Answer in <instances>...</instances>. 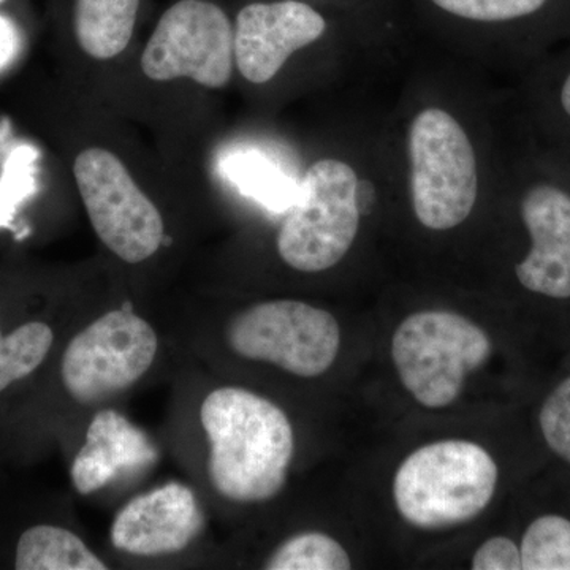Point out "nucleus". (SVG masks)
I'll return each instance as SVG.
<instances>
[{"label": "nucleus", "instance_id": "1", "mask_svg": "<svg viewBox=\"0 0 570 570\" xmlns=\"http://www.w3.org/2000/svg\"><path fill=\"white\" fill-rule=\"evenodd\" d=\"M209 479L220 497L253 504L277 497L294 459V430L283 409L249 390L223 387L205 397Z\"/></svg>", "mask_w": 570, "mask_h": 570}, {"label": "nucleus", "instance_id": "2", "mask_svg": "<svg viewBox=\"0 0 570 570\" xmlns=\"http://www.w3.org/2000/svg\"><path fill=\"white\" fill-rule=\"evenodd\" d=\"M498 466L474 442L439 441L415 450L393 482L397 512L420 530L460 527L479 517L494 497Z\"/></svg>", "mask_w": 570, "mask_h": 570}, {"label": "nucleus", "instance_id": "3", "mask_svg": "<svg viewBox=\"0 0 570 570\" xmlns=\"http://www.w3.org/2000/svg\"><path fill=\"white\" fill-rule=\"evenodd\" d=\"M491 352L493 344L479 325L449 311L412 314L392 340L401 384L428 409L455 403L468 374L485 365Z\"/></svg>", "mask_w": 570, "mask_h": 570}, {"label": "nucleus", "instance_id": "4", "mask_svg": "<svg viewBox=\"0 0 570 570\" xmlns=\"http://www.w3.org/2000/svg\"><path fill=\"white\" fill-rule=\"evenodd\" d=\"M358 225L354 168L343 160H317L298 183L291 213L277 232V253L298 272H325L343 261L354 245Z\"/></svg>", "mask_w": 570, "mask_h": 570}, {"label": "nucleus", "instance_id": "5", "mask_svg": "<svg viewBox=\"0 0 570 570\" xmlns=\"http://www.w3.org/2000/svg\"><path fill=\"white\" fill-rule=\"evenodd\" d=\"M411 193L419 223L431 230L463 224L479 194L478 160L461 124L441 108H426L409 129Z\"/></svg>", "mask_w": 570, "mask_h": 570}, {"label": "nucleus", "instance_id": "6", "mask_svg": "<svg viewBox=\"0 0 570 570\" xmlns=\"http://www.w3.org/2000/svg\"><path fill=\"white\" fill-rule=\"evenodd\" d=\"M75 183L94 232L126 264H141L163 246V214L126 164L105 148H88L73 163Z\"/></svg>", "mask_w": 570, "mask_h": 570}, {"label": "nucleus", "instance_id": "7", "mask_svg": "<svg viewBox=\"0 0 570 570\" xmlns=\"http://www.w3.org/2000/svg\"><path fill=\"white\" fill-rule=\"evenodd\" d=\"M227 343L243 358L272 363L299 377H317L332 367L341 346L336 318L328 311L276 299L236 314Z\"/></svg>", "mask_w": 570, "mask_h": 570}, {"label": "nucleus", "instance_id": "8", "mask_svg": "<svg viewBox=\"0 0 570 570\" xmlns=\"http://www.w3.org/2000/svg\"><path fill=\"white\" fill-rule=\"evenodd\" d=\"M159 340L145 318L116 309L71 337L62 356L63 387L94 406L132 387L153 366Z\"/></svg>", "mask_w": 570, "mask_h": 570}, {"label": "nucleus", "instance_id": "9", "mask_svg": "<svg viewBox=\"0 0 570 570\" xmlns=\"http://www.w3.org/2000/svg\"><path fill=\"white\" fill-rule=\"evenodd\" d=\"M235 31L208 0H179L165 11L141 55L149 80L187 78L208 89L228 85L235 67Z\"/></svg>", "mask_w": 570, "mask_h": 570}, {"label": "nucleus", "instance_id": "10", "mask_svg": "<svg viewBox=\"0 0 570 570\" xmlns=\"http://www.w3.org/2000/svg\"><path fill=\"white\" fill-rule=\"evenodd\" d=\"M326 29L324 14L303 0L247 3L234 26L235 66L245 80L265 85L295 51L316 43Z\"/></svg>", "mask_w": 570, "mask_h": 570}, {"label": "nucleus", "instance_id": "11", "mask_svg": "<svg viewBox=\"0 0 570 570\" xmlns=\"http://www.w3.org/2000/svg\"><path fill=\"white\" fill-rule=\"evenodd\" d=\"M202 527L193 490L170 482L124 505L112 521L111 542L134 557H163L187 549Z\"/></svg>", "mask_w": 570, "mask_h": 570}, {"label": "nucleus", "instance_id": "12", "mask_svg": "<svg viewBox=\"0 0 570 570\" xmlns=\"http://www.w3.org/2000/svg\"><path fill=\"white\" fill-rule=\"evenodd\" d=\"M521 217L531 249L515 272L534 294L570 298V195L551 184H539L524 195Z\"/></svg>", "mask_w": 570, "mask_h": 570}, {"label": "nucleus", "instance_id": "13", "mask_svg": "<svg viewBox=\"0 0 570 570\" xmlns=\"http://www.w3.org/2000/svg\"><path fill=\"white\" fill-rule=\"evenodd\" d=\"M153 453L140 431L115 411H104L92 420L85 448L75 456L71 482L86 497L104 489L119 469L148 463Z\"/></svg>", "mask_w": 570, "mask_h": 570}, {"label": "nucleus", "instance_id": "14", "mask_svg": "<svg viewBox=\"0 0 570 570\" xmlns=\"http://www.w3.org/2000/svg\"><path fill=\"white\" fill-rule=\"evenodd\" d=\"M140 0H75L73 31L82 52L110 61L132 40Z\"/></svg>", "mask_w": 570, "mask_h": 570}, {"label": "nucleus", "instance_id": "15", "mask_svg": "<svg viewBox=\"0 0 570 570\" xmlns=\"http://www.w3.org/2000/svg\"><path fill=\"white\" fill-rule=\"evenodd\" d=\"M18 570H105L107 564L77 534L39 524L22 532L17 546Z\"/></svg>", "mask_w": 570, "mask_h": 570}, {"label": "nucleus", "instance_id": "16", "mask_svg": "<svg viewBox=\"0 0 570 570\" xmlns=\"http://www.w3.org/2000/svg\"><path fill=\"white\" fill-rule=\"evenodd\" d=\"M228 176L243 193L275 212H285L294 205L298 184L258 154H242L228 163Z\"/></svg>", "mask_w": 570, "mask_h": 570}, {"label": "nucleus", "instance_id": "17", "mask_svg": "<svg viewBox=\"0 0 570 570\" xmlns=\"http://www.w3.org/2000/svg\"><path fill=\"white\" fill-rule=\"evenodd\" d=\"M430 9L472 24H513L549 13L562 0H425Z\"/></svg>", "mask_w": 570, "mask_h": 570}, {"label": "nucleus", "instance_id": "18", "mask_svg": "<svg viewBox=\"0 0 570 570\" xmlns=\"http://www.w3.org/2000/svg\"><path fill=\"white\" fill-rule=\"evenodd\" d=\"M52 341V330L43 322L18 326L9 336H3L0 330V393L31 376L47 358Z\"/></svg>", "mask_w": 570, "mask_h": 570}, {"label": "nucleus", "instance_id": "19", "mask_svg": "<svg viewBox=\"0 0 570 570\" xmlns=\"http://www.w3.org/2000/svg\"><path fill=\"white\" fill-rule=\"evenodd\" d=\"M347 551L322 532H303L281 543L265 562L268 570H348Z\"/></svg>", "mask_w": 570, "mask_h": 570}, {"label": "nucleus", "instance_id": "20", "mask_svg": "<svg viewBox=\"0 0 570 570\" xmlns=\"http://www.w3.org/2000/svg\"><path fill=\"white\" fill-rule=\"evenodd\" d=\"M520 554L523 570H570V521L560 515L532 521Z\"/></svg>", "mask_w": 570, "mask_h": 570}, {"label": "nucleus", "instance_id": "21", "mask_svg": "<svg viewBox=\"0 0 570 570\" xmlns=\"http://www.w3.org/2000/svg\"><path fill=\"white\" fill-rule=\"evenodd\" d=\"M539 423L549 448L570 464V377L547 397Z\"/></svg>", "mask_w": 570, "mask_h": 570}, {"label": "nucleus", "instance_id": "22", "mask_svg": "<svg viewBox=\"0 0 570 570\" xmlns=\"http://www.w3.org/2000/svg\"><path fill=\"white\" fill-rule=\"evenodd\" d=\"M472 569L521 570L520 549L508 538H491L475 551Z\"/></svg>", "mask_w": 570, "mask_h": 570}, {"label": "nucleus", "instance_id": "23", "mask_svg": "<svg viewBox=\"0 0 570 570\" xmlns=\"http://www.w3.org/2000/svg\"><path fill=\"white\" fill-rule=\"evenodd\" d=\"M20 50V36L9 18L0 14V70L7 69Z\"/></svg>", "mask_w": 570, "mask_h": 570}, {"label": "nucleus", "instance_id": "24", "mask_svg": "<svg viewBox=\"0 0 570 570\" xmlns=\"http://www.w3.org/2000/svg\"><path fill=\"white\" fill-rule=\"evenodd\" d=\"M561 105L562 108H564L566 115L570 118V73L569 77L566 78L564 85H562Z\"/></svg>", "mask_w": 570, "mask_h": 570}, {"label": "nucleus", "instance_id": "25", "mask_svg": "<svg viewBox=\"0 0 570 570\" xmlns=\"http://www.w3.org/2000/svg\"><path fill=\"white\" fill-rule=\"evenodd\" d=\"M3 2H6V0H0V3H3Z\"/></svg>", "mask_w": 570, "mask_h": 570}]
</instances>
